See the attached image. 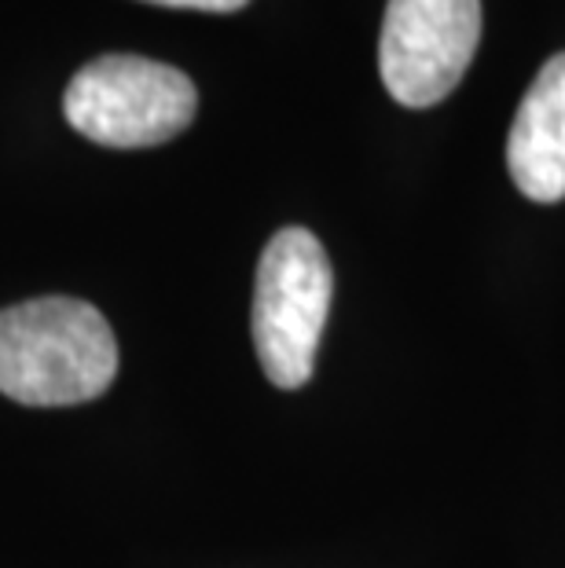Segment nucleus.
<instances>
[{"label":"nucleus","mask_w":565,"mask_h":568,"mask_svg":"<svg viewBox=\"0 0 565 568\" xmlns=\"http://www.w3.org/2000/svg\"><path fill=\"white\" fill-rule=\"evenodd\" d=\"M114 374V331L89 301L38 297L0 312V393L16 404H89L111 389Z\"/></svg>","instance_id":"1"},{"label":"nucleus","mask_w":565,"mask_h":568,"mask_svg":"<svg viewBox=\"0 0 565 568\" xmlns=\"http://www.w3.org/2000/svg\"><path fill=\"white\" fill-rule=\"evenodd\" d=\"M331 294L334 275L320 239L305 227L275 232L254 283V348L275 389H302L312 378Z\"/></svg>","instance_id":"2"},{"label":"nucleus","mask_w":565,"mask_h":568,"mask_svg":"<svg viewBox=\"0 0 565 568\" xmlns=\"http://www.w3.org/2000/svg\"><path fill=\"white\" fill-rule=\"evenodd\" d=\"M63 111L81 136L103 148H159L191 125L199 92L176 67L143 55H100L70 78Z\"/></svg>","instance_id":"3"},{"label":"nucleus","mask_w":565,"mask_h":568,"mask_svg":"<svg viewBox=\"0 0 565 568\" xmlns=\"http://www.w3.org/2000/svg\"><path fill=\"white\" fill-rule=\"evenodd\" d=\"M481 41V0H390L379 74L401 106L423 111L463 81Z\"/></svg>","instance_id":"4"},{"label":"nucleus","mask_w":565,"mask_h":568,"mask_svg":"<svg viewBox=\"0 0 565 568\" xmlns=\"http://www.w3.org/2000/svg\"><path fill=\"white\" fill-rule=\"evenodd\" d=\"M507 169L533 202L565 199V52L551 55L514 114Z\"/></svg>","instance_id":"5"},{"label":"nucleus","mask_w":565,"mask_h":568,"mask_svg":"<svg viewBox=\"0 0 565 568\" xmlns=\"http://www.w3.org/2000/svg\"><path fill=\"white\" fill-rule=\"evenodd\" d=\"M148 4H162V8H191V11H218V16H228V11L246 8L250 0H148Z\"/></svg>","instance_id":"6"}]
</instances>
